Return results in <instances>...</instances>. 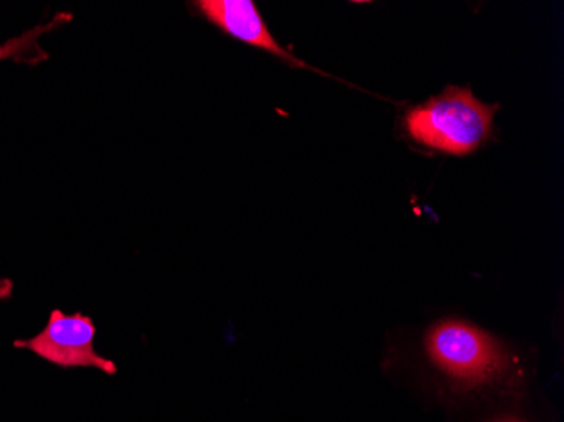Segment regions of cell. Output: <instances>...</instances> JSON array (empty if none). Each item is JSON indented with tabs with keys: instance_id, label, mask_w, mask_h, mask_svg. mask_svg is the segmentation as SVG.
<instances>
[{
	"instance_id": "6da1fadb",
	"label": "cell",
	"mask_w": 564,
	"mask_h": 422,
	"mask_svg": "<svg viewBox=\"0 0 564 422\" xmlns=\"http://www.w3.org/2000/svg\"><path fill=\"white\" fill-rule=\"evenodd\" d=\"M497 104H485L468 87L449 85L442 94L405 110L404 134L417 145L446 155H468L494 138Z\"/></svg>"
},
{
	"instance_id": "7a4b0ae2",
	"label": "cell",
	"mask_w": 564,
	"mask_h": 422,
	"mask_svg": "<svg viewBox=\"0 0 564 422\" xmlns=\"http://www.w3.org/2000/svg\"><path fill=\"white\" fill-rule=\"evenodd\" d=\"M427 360L449 382L475 389L506 379L516 358L496 336L464 322L442 320L424 335Z\"/></svg>"
},
{
	"instance_id": "3957f363",
	"label": "cell",
	"mask_w": 564,
	"mask_h": 422,
	"mask_svg": "<svg viewBox=\"0 0 564 422\" xmlns=\"http://www.w3.org/2000/svg\"><path fill=\"white\" fill-rule=\"evenodd\" d=\"M97 328L85 314H65L63 311H51L47 325L40 335L30 339L14 342L15 348H25L37 357L62 368L87 367L97 368L107 376L117 374L116 364L101 357L95 350Z\"/></svg>"
},
{
	"instance_id": "277c9868",
	"label": "cell",
	"mask_w": 564,
	"mask_h": 422,
	"mask_svg": "<svg viewBox=\"0 0 564 422\" xmlns=\"http://www.w3.org/2000/svg\"><path fill=\"white\" fill-rule=\"evenodd\" d=\"M192 6L205 21L210 22L227 36L234 37L247 46L265 51L269 55L275 56L293 68L310 69V72L338 80L335 76L323 73L322 69L296 58L291 51L279 44L252 0H195Z\"/></svg>"
},
{
	"instance_id": "5b68a950",
	"label": "cell",
	"mask_w": 564,
	"mask_h": 422,
	"mask_svg": "<svg viewBox=\"0 0 564 422\" xmlns=\"http://www.w3.org/2000/svg\"><path fill=\"white\" fill-rule=\"evenodd\" d=\"M72 21V14H58L51 19L46 24H40L34 30L25 31L21 36L12 37L8 43L0 44V62L12 58H30L34 53L40 56H46L44 53H40L37 47V41L44 34L51 33V31L58 30L66 22Z\"/></svg>"
},
{
	"instance_id": "8992f818",
	"label": "cell",
	"mask_w": 564,
	"mask_h": 422,
	"mask_svg": "<svg viewBox=\"0 0 564 422\" xmlns=\"http://www.w3.org/2000/svg\"><path fill=\"white\" fill-rule=\"evenodd\" d=\"M499 422H519V421H516V419H507V421H499Z\"/></svg>"
}]
</instances>
